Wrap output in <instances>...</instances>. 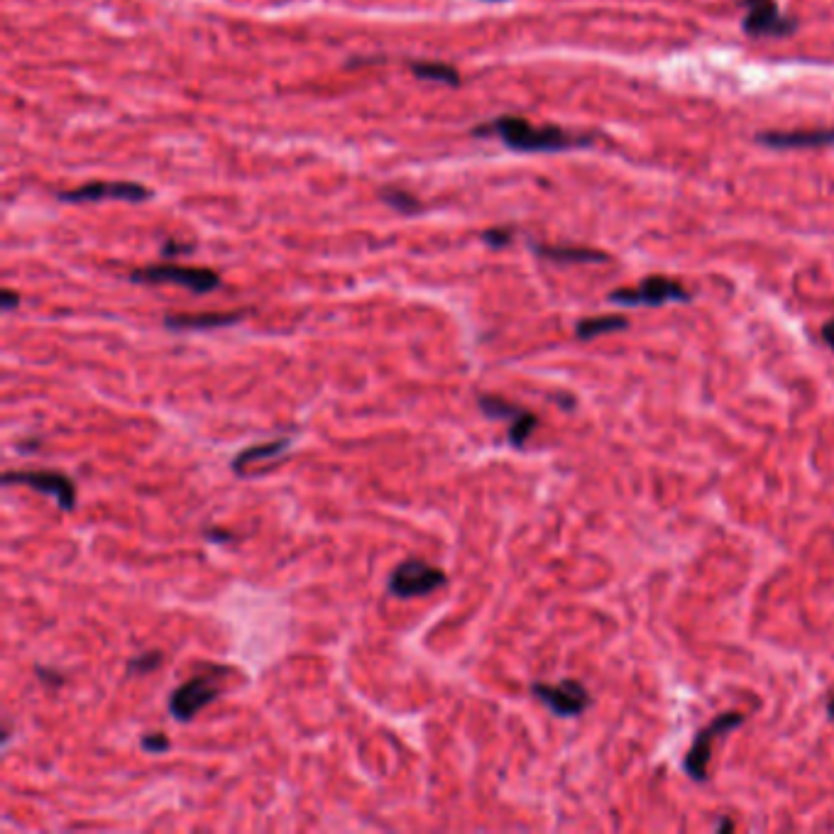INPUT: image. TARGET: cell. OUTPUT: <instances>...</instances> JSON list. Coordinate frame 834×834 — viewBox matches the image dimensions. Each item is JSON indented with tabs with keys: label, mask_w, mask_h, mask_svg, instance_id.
<instances>
[{
	"label": "cell",
	"mask_w": 834,
	"mask_h": 834,
	"mask_svg": "<svg viewBox=\"0 0 834 834\" xmlns=\"http://www.w3.org/2000/svg\"><path fill=\"white\" fill-rule=\"evenodd\" d=\"M473 133L477 137H499L504 145L517 152H563L592 145L590 135L565 133L563 128H553V125H541L539 128V125H531L529 120L517 118V115H502V118L475 128Z\"/></svg>",
	"instance_id": "1"
},
{
	"label": "cell",
	"mask_w": 834,
	"mask_h": 834,
	"mask_svg": "<svg viewBox=\"0 0 834 834\" xmlns=\"http://www.w3.org/2000/svg\"><path fill=\"white\" fill-rule=\"evenodd\" d=\"M744 722H746L744 712L729 710V712H722V715H717L715 720L707 722L705 727L695 732L693 742H690L688 751H685V759H683L685 773H688L695 783L710 781L712 746H715V742L722 737V734L734 732V729L742 727Z\"/></svg>",
	"instance_id": "2"
},
{
	"label": "cell",
	"mask_w": 834,
	"mask_h": 834,
	"mask_svg": "<svg viewBox=\"0 0 834 834\" xmlns=\"http://www.w3.org/2000/svg\"><path fill=\"white\" fill-rule=\"evenodd\" d=\"M446 583L448 578L441 568L421 558H406L389 575V592L399 600H414V597L431 595Z\"/></svg>",
	"instance_id": "3"
},
{
	"label": "cell",
	"mask_w": 834,
	"mask_h": 834,
	"mask_svg": "<svg viewBox=\"0 0 834 834\" xmlns=\"http://www.w3.org/2000/svg\"><path fill=\"white\" fill-rule=\"evenodd\" d=\"M130 279L140 284H179L194 294H208L221 287L218 272L206 267H184V265H150L130 272Z\"/></svg>",
	"instance_id": "4"
},
{
	"label": "cell",
	"mask_w": 834,
	"mask_h": 834,
	"mask_svg": "<svg viewBox=\"0 0 834 834\" xmlns=\"http://www.w3.org/2000/svg\"><path fill=\"white\" fill-rule=\"evenodd\" d=\"M531 695L556 717H580L592 707L590 690L575 678H565L561 683H531Z\"/></svg>",
	"instance_id": "5"
},
{
	"label": "cell",
	"mask_w": 834,
	"mask_h": 834,
	"mask_svg": "<svg viewBox=\"0 0 834 834\" xmlns=\"http://www.w3.org/2000/svg\"><path fill=\"white\" fill-rule=\"evenodd\" d=\"M612 304L619 306H663L668 301H693V294L683 287V284L676 282V279L661 277V274H654V277H646L639 287L632 289H617L607 296Z\"/></svg>",
	"instance_id": "6"
},
{
	"label": "cell",
	"mask_w": 834,
	"mask_h": 834,
	"mask_svg": "<svg viewBox=\"0 0 834 834\" xmlns=\"http://www.w3.org/2000/svg\"><path fill=\"white\" fill-rule=\"evenodd\" d=\"M221 695V678L216 673L211 676H194L179 685L172 695H169V715L177 722H191L203 707L211 705L213 700Z\"/></svg>",
	"instance_id": "7"
},
{
	"label": "cell",
	"mask_w": 834,
	"mask_h": 834,
	"mask_svg": "<svg viewBox=\"0 0 834 834\" xmlns=\"http://www.w3.org/2000/svg\"><path fill=\"white\" fill-rule=\"evenodd\" d=\"M3 485H25L32 490L42 492V495L54 497V502L64 509V512H74L76 507V487L71 477L57 470H8L3 475Z\"/></svg>",
	"instance_id": "8"
},
{
	"label": "cell",
	"mask_w": 834,
	"mask_h": 834,
	"mask_svg": "<svg viewBox=\"0 0 834 834\" xmlns=\"http://www.w3.org/2000/svg\"><path fill=\"white\" fill-rule=\"evenodd\" d=\"M57 199L64 203H91L106 199L135 203L150 199V189L142 184H135V181H89V184H81L76 186V189L59 191Z\"/></svg>",
	"instance_id": "9"
},
{
	"label": "cell",
	"mask_w": 834,
	"mask_h": 834,
	"mask_svg": "<svg viewBox=\"0 0 834 834\" xmlns=\"http://www.w3.org/2000/svg\"><path fill=\"white\" fill-rule=\"evenodd\" d=\"M744 32L751 37H786L795 30V20L778 10L776 0H744Z\"/></svg>",
	"instance_id": "10"
},
{
	"label": "cell",
	"mask_w": 834,
	"mask_h": 834,
	"mask_svg": "<svg viewBox=\"0 0 834 834\" xmlns=\"http://www.w3.org/2000/svg\"><path fill=\"white\" fill-rule=\"evenodd\" d=\"M761 145L776 150H803V147L834 145V128L827 130H788V133H761Z\"/></svg>",
	"instance_id": "11"
},
{
	"label": "cell",
	"mask_w": 834,
	"mask_h": 834,
	"mask_svg": "<svg viewBox=\"0 0 834 834\" xmlns=\"http://www.w3.org/2000/svg\"><path fill=\"white\" fill-rule=\"evenodd\" d=\"M248 311H226V314H169L164 326L172 331H211V328H226L243 321Z\"/></svg>",
	"instance_id": "12"
},
{
	"label": "cell",
	"mask_w": 834,
	"mask_h": 834,
	"mask_svg": "<svg viewBox=\"0 0 834 834\" xmlns=\"http://www.w3.org/2000/svg\"><path fill=\"white\" fill-rule=\"evenodd\" d=\"M289 446H292V441H289V438H277V441L255 443V446L245 448L243 453L235 455L233 470L238 475H245V468H248V465H255V463H262V460L277 458V455H282Z\"/></svg>",
	"instance_id": "13"
},
{
	"label": "cell",
	"mask_w": 834,
	"mask_h": 834,
	"mask_svg": "<svg viewBox=\"0 0 834 834\" xmlns=\"http://www.w3.org/2000/svg\"><path fill=\"white\" fill-rule=\"evenodd\" d=\"M627 328H629L627 316H619V314L592 316V318H583V321H578V326H575V336L587 343V340L607 336V333L627 331Z\"/></svg>",
	"instance_id": "14"
},
{
	"label": "cell",
	"mask_w": 834,
	"mask_h": 834,
	"mask_svg": "<svg viewBox=\"0 0 834 834\" xmlns=\"http://www.w3.org/2000/svg\"><path fill=\"white\" fill-rule=\"evenodd\" d=\"M534 252L539 257L556 262H607L605 252L587 250V248H558V245H534Z\"/></svg>",
	"instance_id": "15"
},
{
	"label": "cell",
	"mask_w": 834,
	"mask_h": 834,
	"mask_svg": "<svg viewBox=\"0 0 834 834\" xmlns=\"http://www.w3.org/2000/svg\"><path fill=\"white\" fill-rule=\"evenodd\" d=\"M477 406H480V411L487 416V419H495V421L502 419V421H509V424L517 419L521 411H524L521 406L507 402V399H502V397H495V394H480V397H477Z\"/></svg>",
	"instance_id": "16"
},
{
	"label": "cell",
	"mask_w": 834,
	"mask_h": 834,
	"mask_svg": "<svg viewBox=\"0 0 834 834\" xmlns=\"http://www.w3.org/2000/svg\"><path fill=\"white\" fill-rule=\"evenodd\" d=\"M409 67L416 76H421V79H426V81H441V84H448V86L460 84L458 69L446 62H411Z\"/></svg>",
	"instance_id": "17"
},
{
	"label": "cell",
	"mask_w": 834,
	"mask_h": 834,
	"mask_svg": "<svg viewBox=\"0 0 834 834\" xmlns=\"http://www.w3.org/2000/svg\"><path fill=\"white\" fill-rule=\"evenodd\" d=\"M536 426H539V416H536L534 411L524 409L517 416V419H514L512 424H509V433H507L509 443H512L514 448H524L526 441H529L531 433L536 431Z\"/></svg>",
	"instance_id": "18"
},
{
	"label": "cell",
	"mask_w": 834,
	"mask_h": 834,
	"mask_svg": "<svg viewBox=\"0 0 834 834\" xmlns=\"http://www.w3.org/2000/svg\"><path fill=\"white\" fill-rule=\"evenodd\" d=\"M382 199H384V203H389L392 208H397L399 213H419L421 211V201L416 199L414 194H409V191H404V189H394V186H389V189L382 191Z\"/></svg>",
	"instance_id": "19"
},
{
	"label": "cell",
	"mask_w": 834,
	"mask_h": 834,
	"mask_svg": "<svg viewBox=\"0 0 834 834\" xmlns=\"http://www.w3.org/2000/svg\"><path fill=\"white\" fill-rule=\"evenodd\" d=\"M162 666V654L159 651H145V654H137L128 661V673L130 676H147V673L157 671Z\"/></svg>",
	"instance_id": "20"
},
{
	"label": "cell",
	"mask_w": 834,
	"mask_h": 834,
	"mask_svg": "<svg viewBox=\"0 0 834 834\" xmlns=\"http://www.w3.org/2000/svg\"><path fill=\"white\" fill-rule=\"evenodd\" d=\"M142 749L150 751V754H164V751H169L167 734H162V732L145 734V737H142Z\"/></svg>",
	"instance_id": "21"
},
{
	"label": "cell",
	"mask_w": 834,
	"mask_h": 834,
	"mask_svg": "<svg viewBox=\"0 0 834 834\" xmlns=\"http://www.w3.org/2000/svg\"><path fill=\"white\" fill-rule=\"evenodd\" d=\"M485 243L492 245V248H504V245L512 243V230L507 228H495L485 233Z\"/></svg>",
	"instance_id": "22"
},
{
	"label": "cell",
	"mask_w": 834,
	"mask_h": 834,
	"mask_svg": "<svg viewBox=\"0 0 834 834\" xmlns=\"http://www.w3.org/2000/svg\"><path fill=\"white\" fill-rule=\"evenodd\" d=\"M0 304H3L5 311H13L15 306H20V294L10 292V289H3V294H0Z\"/></svg>",
	"instance_id": "23"
},
{
	"label": "cell",
	"mask_w": 834,
	"mask_h": 834,
	"mask_svg": "<svg viewBox=\"0 0 834 834\" xmlns=\"http://www.w3.org/2000/svg\"><path fill=\"white\" fill-rule=\"evenodd\" d=\"M35 673H37V678H42L45 683H52V685H62L64 683V676H59L57 671H47V668L37 666Z\"/></svg>",
	"instance_id": "24"
},
{
	"label": "cell",
	"mask_w": 834,
	"mask_h": 834,
	"mask_svg": "<svg viewBox=\"0 0 834 834\" xmlns=\"http://www.w3.org/2000/svg\"><path fill=\"white\" fill-rule=\"evenodd\" d=\"M194 248H191V245H181V243H177V240H172V243H167L164 245V257H174V255H181V252H191Z\"/></svg>",
	"instance_id": "25"
},
{
	"label": "cell",
	"mask_w": 834,
	"mask_h": 834,
	"mask_svg": "<svg viewBox=\"0 0 834 834\" xmlns=\"http://www.w3.org/2000/svg\"><path fill=\"white\" fill-rule=\"evenodd\" d=\"M820 336H822V340H825L827 348H830L832 353H834V318H832V321H827L825 326H822Z\"/></svg>",
	"instance_id": "26"
},
{
	"label": "cell",
	"mask_w": 834,
	"mask_h": 834,
	"mask_svg": "<svg viewBox=\"0 0 834 834\" xmlns=\"http://www.w3.org/2000/svg\"><path fill=\"white\" fill-rule=\"evenodd\" d=\"M732 830H734L732 817H720V822L715 825V832H732Z\"/></svg>",
	"instance_id": "27"
},
{
	"label": "cell",
	"mask_w": 834,
	"mask_h": 834,
	"mask_svg": "<svg viewBox=\"0 0 834 834\" xmlns=\"http://www.w3.org/2000/svg\"><path fill=\"white\" fill-rule=\"evenodd\" d=\"M825 710H827V720L834 722V693L827 695V700H825Z\"/></svg>",
	"instance_id": "28"
},
{
	"label": "cell",
	"mask_w": 834,
	"mask_h": 834,
	"mask_svg": "<svg viewBox=\"0 0 834 834\" xmlns=\"http://www.w3.org/2000/svg\"><path fill=\"white\" fill-rule=\"evenodd\" d=\"M206 536L213 541H216V539H230V534H221V531H206Z\"/></svg>",
	"instance_id": "29"
}]
</instances>
